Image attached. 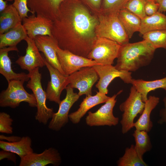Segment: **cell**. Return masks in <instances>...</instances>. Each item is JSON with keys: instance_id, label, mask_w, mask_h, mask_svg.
<instances>
[{"instance_id": "31", "label": "cell", "mask_w": 166, "mask_h": 166, "mask_svg": "<svg viewBox=\"0 0 166 166\" xmlns=\"http://www.w3.org/2000/svg\"><path fill=\"white\" fill-rule=\"evenodd\" d=\"M128 0H102L100 13H118Z\"/></svg>"}, {"instance_id": "40", "label": "cell", "mask_w": 166, "mask_h": 166, "mask_svg": "<svg viewBox=\"0 0 166 166\" xmlns=\"http://www.w3.org/2000/svg\"><path fill=\"white\" fill-rule=\"evenodd\" d=\"M159 4L158 11L161 13L166 12V0H161Z\"/></svg>"}, {"instance_id": "10", "label": "cell", "mask_w": 166, "mask_h": 166, "mask_svg": "<svg viewBox=\"0 0 166 166\" xmlns=\"http://www.w3.org/2000/svg\"><path fill=\"white\" fill-rule=\"evenodd\" d=\"M92 67L99 77L96 87L100 93L107 94L108 86L111 82L117 77L120 78L125 83H132V78L131 72L118 70L112 65L97 64Z\"/></svg>"}, {"instance_id": "7", "label": "cell", "mask_w": 166, "mask_h": 166, "mask_svg": "<svg viewBox=\"0 0 166 166\" xmlns=\"http://www.w3.org/2000/svg\"><path fill=\"white\" fill-rule=\"evenodd\" d=\"M121 45L112 40L97 38L87 58L95 61L98 65H112L118 56Z\"/></svg>"}, {"instance_id": "1", "label": "cell", "mask_w": 166, "mask_h": 166, "mask_svg": "<svg viewBox=\"0 0 166 166\" xmlns=\"http://www.w3.org/2000/svg\"><path fill=\"white\" fill-rule=\"evenodd\" d=\"M98 23L79 0H65L53 21L52 34L60 48L87 58L97 38Z\"/></svg>"}, {"instance_id": "23", "label": "cell", "mask_w": 166, "mask_h": 166, "mask_svg": "<svg viewBox=\"0 0 166 166\" xmlns=\"http://www.w3.org/2000/svg\"><path fill=\"white\" fill-rule=\"evenodd\" d=\"M28 37L24 26L20 23L8 31L0 34V48L17 45Z\"/></svg>"}, {"instance_id": "19", "label": "cell", "mask_w": 166, "mask_h": 166, "mask_svg": "<svg viewBox=\"0 0 166 166\" xmlns=\"http://www.w3.org/2000/svg\"><path fill=\"white\" fill-rule=\"evenodd\" d=\"M19 50L17 46H8L0 48V73L8 82L12 80H18L24 81H28L30 77L28 74L24 73H17L12 70V62L8 55L10 51Z\"/></svg>"}, {"instance_id": "17", "label": "cell", "mask_w": 166, "mask_h": 166, "mask_svg": "<svg viewBox=\"0 0 166 166\" xmlns=\"http://www.w3.org/2000/svg\"><path fill=\"white\" fill-rule=\"evenodd\" d=\"M34 40L38 50L43 53L47 61L65 76L58 60L56 48L58 45L56 40L48 35L38 36Z\"/></svg>"}, {"instance_id": "28", "label": "cell", "mask_w": 166, "mask_h": 166, "mask_svg": "<svg viewBox=\"0 0 166 166\" xmlns=\"http://www.w3.org/2000/svg\"><path fill=\"white\" fill-rule=\"evenodd\" d=\"M118 166H147L148 165L138 155L133 144L126 148L123 156L117 161Z\"/></svg>"}, {"instance_id": "42", "label": "cell", "mask_w": 166, "mask_h": 166, "mask_svg": "<svg viewBox=\"0 0 166 166\" xmlns=\"http://www.w3.org/2000/svg\"><path fill=\"white\" fill-rule=\"evenodd\" d=\"M154 1L156 2L159 3L161 0H154Z\"/></svg>"}, {"instance_id": "6", "label": "cell", "mask_w": 166, "mask_h": 166, "mask_svg": "<svg viewBox=\"0 0 166 166\" xmlns=\"http://www.w3.org/2000/svg\"><path fill=\"white\" fill-rule=\"evenodd\" d=\"M145 105L140 94L132 85L128 97L119 106L120 110L123 113L120 121L123 134L127 133L133 127L134 119L138 114H141Z\"/></svg>"}, {"instance_id": "29", "label": "cell", "mask_w": 166, "mask_h": 166, "mask_svg": "<svg viewBox=\"0 0 166 166\" xmlns=\"http://www.w3.org/2000/svg\"><path fill=\"white\" fill-rule=\"evenodd\" d=\"M132 135L135 142V148L139 156L143 158L144 154L150 151L152 148L148 132L144 130L136 129Z\"/></svg>"}, {"instance_id": "21", "label": "cell", "mask_w": 166, "mask_h": 166, "mask_svg": "<svg viewBox=\"0 0 166 166\" xmlns=\"http://www.w3.org/2000/svg\"><path fill=\"white\" fill-rule=\"evenodd\" d=\"M160 98L155 96H150L145 102L144 109L137 121L134 123L133 127L138 130L149 132L152 129L153 124L150 119V114L159 102Z\"/></svg>"}, {"instance_id": "34", "label": "cell", "mask_w": 166, "mask_h": 166, "mask_svg": "<svg viewBox=\"0 0 166 166\" xmlns=\"http://www.w3.org/2000/svg\"><path fill=\"white\" fill-rule=\"evenodd\" d=\"M7 1H14L12 5L17 10L22 20L23 18L28 17L27 14L32 11L28 6V0H6Z\"/></svg>"}, {"instance_id": "11", "label": "cell", "mask_w": 166, "mask_h": 166, "mask_svg": "<svg viewBox=\"0 0 166 166\" xmlns=\"http://www.w3.org/2000/svg\"><path fill=\"white\" fill-rule=\"evenodd\" d=\"M66 94L65 98L61 101L57 112L54 113L48 125V128L52 130L58 131L68 122L69 112L74 104L80 97L68 85L65 89Z\"/></svg>"}, {"instance_id": "27", "label": "cell", "mask_w": 166, "mask_h": 166, "mask_svg": "<svg viewBox=\"0 0 166 166\" xmlns=\"http://www.w3.org/2000/svg\"><path fill=\"white\" fill-rule=\"evenodd\" d=\"M22 20L16 9L12 4L8 5L1 12L0 17V34L21 23Z\"/></svg>"}, {"instance_id": "22", "label": "cell", "mask_w": 166, "mask_h": 166, "mask_svg": "<svg viewBox=\"0 0 166 166\" xmlns=\"http://www.w3.org/2000/svg\"><path fill=\"white\" fill-rule=\"evenodd\" d=\"M32 142L31 138L28 136H23L19 140L13 142L0 140V148L16 154L21 158L34 152Z\"/></svg>"}, {"instance_id": "30", "label": "cell", "mask_w": 166, "mask_h": 166, "mask_svg": "<svg viewBox=\"0 0 166 166\" xmlns=\"http://www.w3.org/2000/svg\"><path fill=\"white\" fill-rule=\"evenodd\" d=\"M142 37L156 49L163 48L166 50V29L148 32L143 34Z\"/></svg>"}, {"instance_id": "3", "label": "cell", "mask_w": 166, "mask_h": 166, "mask_svg": "<svg viewBox=\"0 0 166 166\" xmlns=\"http://www.w3.org/2000/svg\"><path fill=\"white\" fill-rule=\"evenodd\" d=\"M95 28L97 38H107L121 45L129 43V38L117 13L101 12Z\"/></svg>"}, {"instance_id": "20", "label": "cell", "mask_w": 166, "mask_h": 166, "mask_svg": "<svg viewBox=\"0 0 166 166\" xmlns=\"http://www.w3.org/2000/svg\"><path fill=\"white\" fill-rule=\"evenodd\" d=\"M110 97L99 92H97L96 94L93 96H86L78 109L69 114V119L73 124L78 123L88 111L95 106L105 103Z\"/></svg>"}, {"instance_id": "26", "label": "cell", "mask_w": 166, "mask_h": 166, "mask_svg": "<svg viewBox=\"0 0 166 166\" xmlns=\"http://www.w3.org/2000/svg\"><path fill=\"white\" fill-rule=\"evenodd\" d=\"M118 16L129 39L139 31L141 19L138 17L124 8L119 11Z\"/></svg>"}, {"instance_id": "33", "label": "cell", "mask_w": 166, "mask_h": 166, "mask_svg": "<svg viewBox=\"0 0 166 166\" xmlns=\"http://www.w3.org/2000/svg\"><path fill=\"white\" fill-rule=\"evenodd\" d=\"M13 119L9 114L4 112L0 113V132L8 134H12V126Z\"/></svg>"}, {"instance_id": "14", "label": "cell", "mask_w": 166, "mask_h": 166, "mask_svg": "<svg viewBox=\"0 0 166 166\" xmlns=\"http://www.w3.org/2000/svg\"><path fill=\"white\" fill-rule=\"evenodd\" d=\"M61 155L53 148L45 149L42 153L33 152L21 158L19 166H45L49 164L58 166L61 163Z\"/></svg>"}, {"instance_id": "9", "label": "cell", "mask_w": 166, "mask_h": 166, "mask_svg": "<svg viewBox=\"0 0 166 166\" xmlns=\"http://www.w3.org/2000/svg\"><path fill=\"white\" fill-rule=\"evenodd\" d=\"M69 85L73 88L79 90L81 96L92 95V88L99 79V76L92 66L85 67L68 76Z\"/></svg>"}, {"instance_id": "12", "label": "cell", "mask_w": 166, "mask_h": 166, "mask_svg": "<svg viewBox=\"0 0 166 166\" xmlns=\"http://www.w3.org/2000/svg\"><path fill=\"white\" fill-rule=\"evenodd\" d=\"M56 51L58 60L66 76H68L82 67L98 64L94 60L80 56L57 46Z\"/></svg>"}, {"instance_id": "24", "label": "cell", "mask_w": 166, "mask_h": 166, "mask_svg": "<svg viewBox=\"0 0 166 166\" xmlns=\"http://www.w3.org/2000/svg\"><path fill=\"white\" fill-rule=\"evenodd\" d=\"M164 29H166V16L157 11L152 15H147L141 19L139 32L143 35L149 32Z\"/></svg>"}, {"instance_id": "18", "label": "cell", "mask_w": 166, "mask_h": 166, "mask_svg": "<svg viewBox=\"0 0 166 166\" xmlns=\"http://www.w3.org/2000/svg\"><path fill=\"white\" fill-rule=\"evenodd\" d=\"M65 0H28V6L32 14L45 17L53 21L56 18L60 6Z\"/></svg>"}, {"instance_id": "38", "label": "cell", "mask_w": 166, "mask_h": 166, "mask_svg": "<svg viewBox=\"0 0 166 166\" xmlns=\"http://www.w3.org/2000/svg\"><path fill=\"white\" fill-rule=\"evenodd\" d=\"M164 108L162 109L160 112V119L158 121V123L162 124L165 123L166 124V97L163 99Z\"/></svg>"}, {"instance_id": "5", "label": "cell", "mask_w": 166, "mask_h": 166, "mask_svg": "<svg viewBox=\"0 0 166 166\" xmlns=\"http://www.w3.org/2000/svg\"><path fill=\"white\" fill-rule=\"evenodd\" d=\"M24 82L14 80L8 82L7 89L2 90L0 94V107L14 109L18 106L22 102L28 103L31 107H37V101L34 94L29 93L25 89Z\"/></svg>"}, {"instance_id": "41", "label": "cell", "mask_w": 166, "mask_h": 166, "mask_svg": "<svg viewBox=\"0 0 166 166\" xmlns=\"http://www.w3.org/2000/svg\"><path fill=\"white\" fill-rule=\"evenodd\" d=\"M7 1L3 0H0V11L1 12L3 11L7 6Z\"/></svg>"}, {"instance_id": "39", "label": "cell", "mask_w": 166, "mask_h": 166, "mask_svg": "<svg viewBox=\"0 0 166 166\" xmlns=\"http://www.w3.org/2000/svg\"><path fill=\"white\" fill-rule=\"evenodd\" d=\"M22 137L17 136H6L3 135H0V140H6L8 142H13L19 140Z\"/></svg>"}, {"instance_id": "8", "label": "cell", "mask_w": 166, "mask_h": 166, "mask_svg": "<svg viewBox=\"0 0 166 166\" xmlns=\"http://www.w3.org/2000/svg\"><path fill=\"white\" fill-rule=\"evenodd\" d=\"M122 90L110 97L96 111L92 113L89 111L85 120L86 124L89 126H115L119 122V119L113 114V109L117 101L116 99Z\"/></svg>"}, {"instance_id": "37", "label": "cell", "mask_w": 166, "mask_h": 166, "mask_svg": "<svg viewBox=\"0 0 166 166\" xmlns=\"http://www.w3.org/2000/svg\"><path fill=\"white\" fill-rule=\"evenodd\" d=\"M6 158L8 160L16 163V158L15 153L11 152L2 150L0 151V160Z\"/></svg>"}, {"instance_id": "25", "label": "cell", "mask_w": 166, "mask_h": 166, "mask_svg": "<svg viewBox=\"0 0 166 166\" xmlns=\"http://www.w3.org/2000/svg\"><path fill=\"white\" fill-rule=\"evenodd\" d=\"M131 84L140 94L143 101L145 102L149 92L159 88L166 89V77L152 81L132 78Z\"/></svg>"}, {"instance_id": "32", "label": "cell", "mask_w": 166, "mask_h": 166, "mask_svg": "<svg viewBox=\"0 0 166 166\" xmlns=\"http://www.w3.org/2000/svg\"><path fill=\"white\" fill-rule=\"evenodd\" d=\"M147 0H129L123 8L134 14L141 19L147 15L145 6Z\"/></svg>"}, {"instance_id": "16", "label": "cell", "mask_w": 166, "mask_h": 166, "mask_svg": "<svg viewBox=\"0 0 166 166\" xmlns=\"http://www.w3.org/2000/svg\"><path fill=\"white\" fill-rule=\"evenodd\" d=\"M25 40L27 44L25 55L21 56L16 61L21 69L26 70L29 73L37 68L45 66L43 56H42L36 45L34 39L28 36Z\"/></svg>"}, {"instance_id": "43", "label": "cell", "mask_w": 166, "mask_h": 166, "mask_svg": "<svg viewBox=\"0 0 166 166\" xmlns=\"http://www.w3.org/2000/svg\"><path fill=\"white\" fill-rule=\"evenodd\" d=\"M147 1H153L155 2L154 0H147Z\"/></svg>"}, {"instance_id": "44", "label": "cell", "mask_w": 166, "mask_h": 166, "mask_svg": "<svg viewBox=\"0 0 166 166\" xmlns=\"http://www.w3.org/2000/svg\"><path fill=\"white\" fill-rule=\"evenodd\" d=\"M165 90L166 91V89H165Z\"/></svg>"}, {"instance_id": "13", "label": "cell", "mask_w": 166, "mask_h": 166, "mask_svg": "<svg viewBox=\"0 0 166 166\" xmlns=\"http://www.w3.org/2000/svg\"><path fill=\"white\" fill-rule=\"evenodd\" d=\"M43 56L45 65L50 77V80L48 81L46 90L47 99L59 105L61 101V93L69 84L68 76H65L50 65Z\"/></svg>"}, {"instance_id": "35", "label": "cell", "mask_w": 166, "mask_h": 166, "mask_svg": "<svg viewBox=\"0 0 166 166\" xmlns=\"http://www.w3.org/2000/svg\"><path fill=\"white\" fill-rule=\"evenodd\" d=\"M159 4L153 1H147L145 6V13L147 16L152 15L158 11Z\"/></svg>"}, {"instance_id": "15", "label": "cell", "mask_w": 166, "mask_h": 166, "mask_svg": "<svg viewBox=\"0 0 166 166\" xmlns=\"http://www.w3.org/2000/svg\"><path fill=\"white\" fill-rule=\"evenodd\" d=\"M22 21L28 36L30 38L34 39L38 35H48L53 37L52 20L44 17L32 14L23 18Z\"/></svg>"}, {"instance_id": "2", "label": "cell", "mask_w": 166, "mask_h": 166, "mask_svg": "<svg viewBox=\"0 0 166 166\" xmlns=\"http://www.w3.org/2000/svg\"><path fill=\"white\" fill-rule=\"evenodd\" d=\"M156 49L148 42L144 39L121 45L115 66L119 70L135 71L150 63Z\"/></svg>"}, {"instance_id": "4", "label": "cell", "mask_w": 166, "mask_h": 166, "mask_svg": "<svg viewBox=\"0 0 166 166\" xmlns=\"http://www.w3.org/2000/svg\"><path fill=\"white\" fill-rule=\"evenodd\" d=\"M28 74L30 79L26 87L32 90L37 104L35 119L40 123L46 124L49 120L52 118L54 112L52 108H49L46 106V94L42 86V74L39 72V68L29 73Z\"/></svg>"}, {"instance_id": "36", "label": "cell", "mask_w": 166, "mask_h": 166, "mask_svg": "<svg viewBox=\"0 0 166 166\" xmlns=\"http://www.w3.org/2000/svg\"><path fill=\"white\" fill-rule=\"evenodd\" d=\"M87 7L100 12L102 0H79Z\"/></svg>"}]
</instances>
